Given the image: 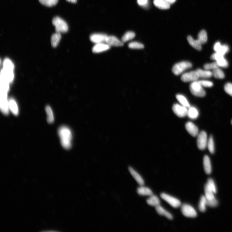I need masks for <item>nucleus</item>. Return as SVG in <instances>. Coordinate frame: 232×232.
I'll return each instance as SVG.
<instances>
[{
  "label": "nucleus",
  "instance_id": "f3484780",
  "mask_svg": "<svg viewBox=\"0 0 232 232\" xmlns=\"http://www.w3.org/2000/svg\"><path fill=\"white\" fill-rule=\"evenodd\" d=\"M129 170L130 173L139 185L143 186L144 184V181L140 174L134 170L131 167H129Z\"/></svg>",
  "mask_w": 232,
  "mask_h": 232
},
{
  "label": "nucleus",
  "instance_id": "72a5a7b5",
  "mask_svg": "<svg viewBox=\"0 0 232 232\" xmlns=\"http://www.w3.org/2000/svg\"><path fill=\"white\" fill-rule=\"evenodd\" d=\"M13 64L10 60L6 59L4 62V69L5 70L13 71L14 69Z\"/></svg>",
  "mask_w": 232,
  "mask_h": 232
},
{
  "label": "nucleus",
  "instance_id": "4be33fe9",
  "mask_svg": "<svg viewBox=\"0 0 232 232\" xmlns=\"http://www.w3.org/2000/svg\"><path fill=\"white\" fill-rule=\"evenodd\" d=\"M137 193L138 194L142 196H150L153 195L151 190L147 187L141 186L137 189Z\"/></svg>",
  "mask_w": 232,
  "mask_h": 232
},
{
  "label": "nucleus",
  "instance_id": "f8f14e48",
  "mask_svg": "<svg viewBox=\"0 0 232 232\" xmlns=\"http://www.w3.org/2000/svg\"><path fill=\"white\" fill-rule=\"evenodd\" d=\"M110 46L104 43L96 44L93 47L92 52L95 53H100L109 49Z\"/></svg>",
  "mask_w": 232,
  "mask_h": 232
},
{
  "label": "nucleus",
  "instance_id": "473e14b6",
  "mask_svg": "<svg viewBox=\"0 0 232 232\" xmlns=\"http://www.w3.org/2000/svg\"><path fill=\"white\" fill-rule=\"evenodd\" d=\"M39 2L43 5L47 7H52L56 5L58 0H39Z\"/></svg>",
  "mask_w": 232,
  "mask_h": 232
},
{
  "label": "nucleus",
  "instance_id": "6ab92c4d",
  "mask_svg": "<svg viewBox=\"0 0 232 232\" xmlns=\"http://www.w3.org/2000/svg\"><path fill=\"white\" fill-rule=\"evenodd\" d=\"M155 209L157 213L160 215L165 216L169 220L173 219V215L160 205L155 207Z\"/></svg>",
  "mask_w": 232,
  "mask_h": 232
},
{
  "label": "nucleus",
  "instance_id": "cd10ccee",
  "mask_svg": "<svg viewBox=\"0 0 232 232\" xmlns=\"http://www.w3.org/2000/svg\"><path fill=\"white\" fill-rule=\"evenodd\" d=\"M207 199L205 196H202L199 204V209L202 212H205L206 210Z\"/></svg>",
  "mask_w": 232,
  "mask_h": 232
},
{
  "label": "nucleus",
  "instance_id": "412c9836",
  "mask_svg": "<svg viewBox=\"0 0 232 232\" xmlns=\"http://www.w3.org/2000/svg\"><path fill=\"white\" fill-rule=\"evenodd\" d=\"M150 196L146 201L148 205L155 207L160 205V201L158 197L153 194Z\"/></svg>",
  "mask_w": 232,
  "mask_h": 232
},
{
  "label": "nucleus",
  "instance_id": "a211bd4d",
  "mask_svg": "<svg viewBox=\"0 0 232 232\" xmlns=\"http://www.w3.org/2000/svg\"><path fill=\"white\" fill-rule=\"evenodd\" d=\"M187 39L190 45L194 49L198 51H201L202 49V44L198 39L194 40L192 36H188Z\"/></svg>",
  "mask_w": 232,
  "mask_h": 232
},
{
  "label": "nucleus",
  "instance_id": "f704fd0d",
  "mask_svg": "<svg viewBox=\"0 0 232 232\" xmlns=\"http://www.w3.org/2000/svg\"><path fill=\"white\" fill-rule=\"evenodd\" d=\"M207 146L208 149L212 154H214L215 151L214 141L212 136H211L208 141Z\"/></svg>",
  "mask_w": 232,
  "mask_h": 232
},
{
  "label": "nucleus",
  "instance_id": "ea45409f",
  "mask_svg": "<svg viewBox=\"0 0 232 232\" xmlns=\"http://www.w3.org/2000/svg\"><path fill=\"white\" fill-rule=\"evenodd\" d=\"M207 205L211 207H215L218 205V202L215 198L211 200H208L207 199Z\"/></svg>",
  "mask_w": 232,
  "mask_h": 232
},
{
  "label": "nucleus",
  "instance_id": "423d86ee",
  "mask_svg": "<svg viewBox=\"0 0 232 232\" xmlns=\"http://www.w3.org/2000/svg\"><path fill=\"white\" fill-rule=\"evenodd\" d=\"M181 209L183 214L185 217L193 218L197 216V212L195 209L187 204H183L181 206Z\"/></svg>",
  "mask_w": 232,
  "mask_h": 232
},
{
  "label": "nucleus",
  "instance_id": "a19ab883",
  "mask_svg": "<svg viewBox=\"0 0 232 232\" xmlns=\"http://www.w3.org/2000/svg\"><path fill=\"white\" fill-rule=\"evenodd\" d=\"M229 46L226 45H221V47L219 51L218 52H218L221 54L224 55L225 54L229 52Z\"/></svg>",
  "mask_w": 232,
  "mask_h": 232
},
{
  "label": "nucleus",
  "instance_id": "bb28decb",
  "mask_svg": "<svg viewBox=\"0 0 232 232\" xmlns=\"http://www.w3.org/2000/svg\"><path fill=\"white\" fill-rule=\"evenodd\" d=\"M197 71L198 73L199 77L202 78H208L212 76V72L208 70H205L201 69H198L197 70Z\"/></svg>",
  "mask_w": 232,
  "mask_h": 232
},
{
  "label": "nucleus",
  "instance_id": "4c0bfd02",
  "mask_svg": "<svg viewBox=\"0 0 232 232\" xmlns=\"http://www.w3.org/2000/svg\"><path fill=\"white\" fill-rule=\"evenodd\" d=\"M219 66L216 61L211 63L206 64L204 66V68L206 70L210 71V70L214 69L219 67Z\"/></svg>",
  "mask_w": 232,
  "mask_h": 232
},
{
  "label": "nucleus",
  "instance_id": "49530a36",
  "mask_svg": "<svg viewBox=\"0 0 232 232\" xmlns=\"http://www.w3.org/2000/svg\"><path fill=\"white\" fill-rule=\"evenodd\" d=\"M165 1L169 4L174 3L176 1V0H165Z\"/></svg>",
  "mask_w": 232,
  "mask_h": 232
},
{
  "label": "nucleus",
  "instance_id": "a18cd8bd",
  "mask_svg": "<svg viewBox=\"0 0 232 232\" xmlns=\"http://www.w3.org/2000/svg\"><path fill=\"white\" fill-rule=\"evenodd\" d=\"M222 45L219 42H216L214 46V50L216 52H218L220 49Z\"/></svg>",
  "mask_w": 232,
  "mask_h": 232
},
{
  "label": "nucleus",
  "instance_id": "39448f33",
  "mask_svg": "<svg viewBox=\"0 0 232 232\" xmlns=\"http://www.w3.org/2000/svg\"><path fill=\"white\" fill-rule=\"evenodd\" d=\"M1 109L2 113L5 115L9 114L8 101L7 99V92L1 91Z\"/></svg>",
  "mask_w": 232,
  "mask_h": 232
},
{
  "label": "nucleus",
  "instance_id": "2f4dec72",
  "mask_svg": "<svg viewBox=\"0 0 232 232\" xmlns=\"http://www.w3.org/2000/svg\"><path fill=\"white\" fill-rule=\"evenodd\" d=\"M135 36L136 34L134 32L132 31L127 32L122 37V41L123 43L126 42L133 39L135 37Z\"/></svg>",
  "mask_w": 232,
  "mask_h": 232
},
{
  "label": "nucleus",
  "instance_id": "37998d69",
  "mask_svg": "<svg viewBox=\"0 0 232 232\" xmlns=\"http://www.w3.org/2000/svg\"><path fill=\"white\" fill-rule=\"evenodd\" d=\"M224 89L225 91L229 95L232 96V83H227L225 85Z\"/></svg>",
  "mask_w": 232,
  "mask_h": 232
},
{
  "label": "nucleus",
  "instance_id": "0eeeda50",
  "mask_svg": "<svg viewBox=\"0 0 232 232\" xmlns=\"http://www.w3.org/2000/svg\"><path fill=\"white\" fill-rule=\"evenodd\" d=\"M160 196L162 199H164L174 208H178L181 205V203L179 199L168 194L162 193L161 194Z\"/></svg>",
  "mask_w": 232,
  "mask_h": 232
},
{
  "label": "nucleus",
  "instance_id": "de8ad7c7",
  "mask_svg": "<svg viewBox=\"0 0 232 232\" xmlns=\"http://www.w3.org/2000/svg\"><path fill=\"white\" fill-rule=\"evenodd\" d=\"M68 2L75 3L77 2V0H66Z\"/></svg>",
  "mask_w": 232,
  "mask_h": 232
},
{
  "label": "nucleus",
  "instance_id": "c9c22d12",
  "mask_svg": "<svg viewBox=\"0 0 232 232\" xmlns=\"http://www.w3.org/2000/svg\"><path fill=\"white\" fill-rule=\"evenodd\" d=\"M219 67H222L226 68L228 66L229 64L228 62L225 58L224 57H222L216 60Z\"/></svg>",
  "mask_w": 232,
  "mask_h": 232
},
{
  "label": "nucleus",
  "instance_id": "f03ea898",
  "mask_svg": "<svg viewBox=\"0 0 232 232\" xmlns=\"http://www.w3.org/2000/svg\"><path fill=\"white\" fill-rule=\"evenodd\" d=\"M52 23L55 27V30L57 33H66L68 31V27L67 23L59 17H54Z\"/></svg>",
  "mask_w": 232,
  "mask_h": 232
},
{
  "label": "nucleus",
  "instance_id": "1a4fd4ad",
  "mask_svg": "<svg viewBox=\"0 0 232 232\" xmlns=\"http://www.w3.org/2000/svg\"><path fill=\"white\" fill-rule=\"evenodd\" d=\"M199 77L197 71H192L183 74L181 77V80L185 82H194L197 81Z\"/></svg>",
  "mask_w": 232,
  "mask_h": 232
},
{
  "label": "nucleus",
  "instance_id": "aec40b11",
  "mask_svg": "<svg viewBox=\"0 0 232 232\" xmlns=\"http://www.w3.org/2000/svg\"><path fill=\"white\" fill-rule=\"evenodd\" d=\"M154 3L156 7L161 10H167L170 8V4L165 0H154Z\"/></svg>",
  "mask_w": 232,
  "mask_h": 232
},
{
  "label": "nucleus",
  "instance_id": "393cba45",
  "mask_svg": "<svg viewBox=\"0 0 232 232\" xmlns=\"http://www.w3.org/2000/svg\"><path fill=\"white\" fill-rule=\"evenodd\" d=\"M45 110L47 114V120L49 124H52L54 121V118L53 111L49 106H46Z\"/></svg>",
  "mask_w": 232,
  "mask_h": 232
},
{
  "label": "nucleus",
  "instance_id": "7c9ffc66",
  "mask_svg": "<svg viewBox=\"0 0 232 232\" xmlns=\"http://www.w3.org/2000/svg\"><path fill=\"white\" fill-rule=\"evenodd\" d=\"M212 73V75L216 78L223 79L225 77L224 72L219 67L213 69Z\"/></svg>",
  "mask_w": 232,
  "mask_h": 232
},
{
  "label": "nucleus",
  "instance_id": "5701e85b",
  "mask_svg": "<svg viewBox=\"0 0 232 232\" xmlns=\"http://www.w3.org/2000/svg\"><path fill=\"white\" fill-rule=\"evenodd\" d=\"M199 112L197 109L194 107H190L188 110V117L191 119H196L199 116Z\"/></svg>",
  "mask_w": 232,
  "mask_h": 232
},
{
  "label": "nucleus",
  "instance_id": "c85d7f7f",
  "mask_svg": "<svg viewBox=\"0 0 232 232\" xmlns=\"http://www.w3.org/2000/svg\"><path fill=\"white\" fill-rule=\"evenodd\" d=\"M207 35L205 30H202L199 32L198 35V40L202 44L205 43L207 42Z\"/></svg>",
  "mask_w": 232,
  "mask_h": 232
},
{
  "label": "nucleus",
  "instance_id": "a878e982",
  "mask_svg": "<svg viewBox=\"0 0 232 232\" xmlns=\"http://www.w3.org/2000/svg\"><path fill=\"white\" fill-rule=\"evenodd\" d=\"M205 196L207 199L211 200V199L215 198L214 195V193L213 192L207 183L205 185Z\"/></svg>",
  "mask_w": 232,
  "mask_h": 232
},
{
  "label": "nucleus",
  "instance_id": "dca6fc26",
  "mask_svg": "<svg viewBox=\"0 0 232 232\" xmlns=\"http://www.w3.org/2000/svg\"><path fill=\"white\" fill-rule=\"evenodd\" d=\"M8 107L12 113L15 115H17L19 114V109L16 101L13 99L8 101Z\"/></svg>",
  "mask_w": 232,
  "mask_h": 232
},
{
  "label": "nucleus",
  "instance_id": "c03bdc74",
  "mask_svg": "<svg viewBox=\"0 0 232 232\" xmlns=\"http://www.w3.org/2000/svg\"><path fill=\"white\" fill-rule=\"evenodd\" d=\"M148 0H137V2L139 5L143 6H146Z\"/></svg>",
  "mask_w": 232,
  "mask_h": 232
},
{
  "label": "nucleus",
  "instance_id": "09e8293b",
  "mask_svg": "<svg viewBox=\"0 0 232 232\" xmlns=\"http://www.w3.org/2000/svg\"><path fill=\"white\" fill-rule=\"evenodd\" d=\"M231 124L232 125V120L231 121Z\"/></svg>",
  "mask_w": 232,
  "mask_h": 232
},
{
  "label": "nucleus",
  "instance_id": "2eb2a0df",
  "mask_svg": "<svg viewBox=\"0 0 232 232\" xmlns=\"http://www.w3.org/2000/svg\"><path fill=\"white\" fill-rule=\"evenodd\" d=\"M203 164L204 170L205 173L207 174H210L212 173V168L210 158L206 155L204 157Z\"/></svg>",
  "mask_w": 232,
  "mask_h": 232
},
{
  "label": "nucleus",
  "instance_id": "7ed1b4c3",
  "mask_svg": "<svg viewBox=\"0 0 232 232\" xmlns=\"http://www.w3.org/2000/svg\"><path fill=\"white\" fill-rule=\"evenodd\" d=\"M190 89L192 94L198 97H203L205 96L206 92L198 81L193 82L190 86Z\"/></svg>",
  "mask_w": 232,
  "mask_h": 232
},
{
  "label": "nucleus",
  "instance_id": "e433bc0d",
  "mask_svg": "<svg viewBox=\"0 0 232 232\" xmlns=\"http://www.w3.org/2000/svg\"><path fill=\"white\" fill-rule=\"evenodd\" d=\"M128 47L131 49H140L144 48V46L141 43L136 42H133L129 44Z\"/></svg>",
  "mask_w": 232,
  "mask_h": 232
},
{
  "label": "nucleus",
  "instance_id": "4468645a",
  "mask_svg": "<svg viewBox=\"0 0 232 232\" xmlns=\"http://www.w3.org/2000/svg\"><path fill=\"white\" fill-rule=\"evenodd\" d=\"M106 43L110 46H120L124 45V43L122 41L120 40L117 37L114 36H108Z\"/></svg>",
  "mask_w": 232,
  "mask_h": 232
},
{
  "label": "nucleus",
  "instance_id": "20e7f679",
  "mask_svg": "<svg viewBox=\"0 0 232 232\" xmlns=\"http://www.w3.org/2000/svg\"><path fill=\"white\" fill-rule=\"evenodd\" d=\"M192 64L188 61H183L175 64L173 66L172 71L176 75H179L187 69L191 68Z\"/></svg>",
  "mask_w": 232,
  "mask_h": 232
},
{
  "label": "nucleus",
  "instance_id": "79ce46f5",
  "mask_svg": "<svg viewBox=\"0 0 232 232\" xmlns=\"http://www.w3.org/2000/svg\"><path fill=\"white\" fill-rule=\"evenodd\" d=\"M199 83L202 86L206 87H211L213 86V83L207 80H201L198 81Z\"/></svg>",
  "mask_w": 232,
  "mask_h": 232
},
{
  "label": "nucleus",
  "instance_id": "c756f323",
  "mask_svg": "<svg viewBox=\"0 0 232 232\" xmlns=\"http://www.w3.org/2000/svg\"><path fill=\"white\" fill-rule=\"evenodd\" d=\"M176 98L182 105L188 108L190 106L187 100L183 96L178 94L176 95Z\"/></svg>",
  "mask_w": 232,
  "mask_h": 232
},
{
  "label": "nucleus",
  "instance_id": "ddd939ff",
  "mask_svg": "<svg viewBox=\"0 0 232 232\" xmlns=\"http://www.w3.org/2000/svg\"><path fill=\"white\" fill-rule=\"evenodd\" d=\"M185 128L188 132L193 136L196 137L198 135V128L192 122H189L185 124Z\"/></svg>",
  "mask_w": 232,
  "mask_h": 232
},
{
  "label": "nucleus",
  "instance_id": "f257e3e1",
  "mask_svg": "<svg viewBox=\"0 0 232 232\" xmlns=\"http://www.w3.org/2000/svg\"><path fill=\"white\" fill-rule=\"evenodd\" d=\"M58 134L63 147L67 150L70 149L72 146L73 137L70 129L65 126L60 127L58 130Z\"/></svg>",
  "mask_w": 232,
  "mask_h": 232
},
{
  "label": "nucleus",
  "instance_id": "9d476101",
  "mask_svg": "<svg viewBox=\"0 0 232 232\" xmlns=\"http://www.w3.org/2000/svg\"><path fill=\"white\" fill-rule=\"evenodd\" d=\"M186 107L178 104H175L173 107L174 113L180 118H183L187 115L188 109Z\"/></svg>",
  "mask_w": 232,
  "mask_h": 232
},
{
  "label": "nucleus",
  "instance_id": "58836bf2",
  "mask_svg": "<svg viewBox=\"0 0 232 232\" xmlns=\"http://www.w3.org/2000/svg\"><path fill=\"white\" fill-rule=\"evenodd\" d=\"M208 186L212 190V191L215 193H216L217 192L216 187L215 183L213 180L211 178L208 179L207 183Z\"/></svg>",
  "mask_w": 232,
  "mask_h": 232
},
{
  "label": "nucleus",
  "instance_id": "9b49d317",
  "mask_svg": "<svg viewBox=\"0 0 232 232\" xmlns=\"http://www.w3.org/2000/svg\"><path fill=\"white\" fill-rule=\"evenodd\" d=\"M108 36L103 34L96 33L92 34L90 36V40L92 42L95 44L106 42Z\"/></svg>",
  "mask_w": 232,
  "mask_h": 232
},
{
  "label": "nucleus",
  "instance_id": "b1692460",
  "mask_svg": "<svg viewBox=\"0 0 232 232\" xmlns=\"http://www.w3.org/2000/svg\"><path fill=\"white\" fill-rule=\"evenodd\" d=\"M61 37L60 33L57 32L52 35L51 38V42L53 47L54 48L56 47L61 39Z\"/></svg>",
  "mask_w": 232,
  "mask_h": 232
},
{
  "label": "nucleus",
  "instance_id": "6e6552de",
  "mask_svg": "<svg viewBox=\"0 0 232 232\" xmlns=\"http://www.w3.org/2000/svg\"><path fill=\"white\" fill-rule=\"evenodd\" d=\"M207 135L205 131H202L198 134L197 145L199 149L205 150L207 144Z\"/></svg>",
  "mask_w": 232,
  "mask_h": 232
}]
</instances>
